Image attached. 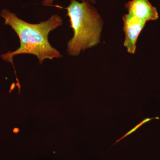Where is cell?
Instances as JSON below:
<instances>
[{"label": "cell", "mask_w": 160, "mask_h": 160, "mask_svg": "<svg viewBox=\"0 0 160 160\" xmlns=\"http://www.w3.org/2000/svg\"><path fill=\"white\" fill-rule=\"evenodd\" d=\"M0 15L5 20V25L10 26L19 38L20 46L17 50L8 52L1 56L3 60L12 64L17 83L19 82L13 62L15 56L33 55L38 58L40 65L45 60L62 57L57 49L52 46L48 39L49 33L62 25V20L58 15H53L49 19L38 24L27 22L8 9L2 10Z\"/></svg>", "instance_id": "obj_1"}, {"label": "cell", "mask_w": 160, "mask_h": 160, "mask_svg": "<svg viewBox=\"0 0 160 160\" xmlns=\"http://www.w3.org/2000/svg\"><path fill=\"white\" fill-rule=\"evenodd\" d=\"M66 9L73 31V37L67 43V52L76 57L81 52L99 44L104 22L89 2L70 0Z\"/></svg>", "instance_id": "obj_2"}, {"label": "cell", "mask_w": 160, "mask_h": 160, "mask_svg": "<svg viewBox=\"0 0 160 160\" xmlns=\"http://www.w3.org/2000/svg\"><path fill=\"white\" fill-rule=\"evenodd\" d=\"M123 30L125 33L124 46L130 54H134L136 50L138 38L146 23L127 13L122 17Z\"/></svg>", "instance_id": "obj_3"}, {"label": "cell", "mask_w": 160, "mask_h": 160, "mask_svg": "<svg viewBox=\"0 0 160 160\" xmlns=\"http://www.w3.org/2000/svg\"><path fill=\"white\" fill-rule=\"evenodd\" d=\"M125 7L128 14L144 22L158 18L157 9L149 0H131L126 3Z\"/></svg>", "instance_id": "obj_4"}, {"label": "cell", "mask_w": 160, "mask_h": 160, "mask_svg": "<svg viewBox=\"0 0 160 160\" xmlns=\"http://www.w3.org/2000/svg\"><path fill=\"white\" fill-rule=\"evenodd\" d=\"M160 119V118H159L158 117H156V118H147L145 119H144L143 120V121H142L141 122H140L139 124H138L137 126H136L135 127H134V128H133L132 129H131L130 131H129V132H127V133H126V134L125 135L123 136L121 138H120V139H119L118 140H117V141L115 143H114V145L115 144H116L117 143H118V142H119L120 141H121V140L122 139L124 138H126V136H127L129 135H130V134H131V133H132V132H134L135 130H136L137 129H138V128H139V127H141V126H142L143 124H145V123L148 122H149V121H151V120L152 119Z\"/></svg>", "instance_id": "obj_5"}, {"label": "cell", "mask_w": 160, "mask_h": 160, "mask_svg": "<svg viewBox=\"0 0 160 160\" xmlns=\"http://www.w3.org/2000/svg\"><path fill=\"white\" fill-rule=\"evenodd\" d=\"M54 0H43L42 4L44 6H52V4ZM82 1H86L89 2V3L95 4L96 3V0H82Z\"/></svg>", "instance_id": "obj_6"}, {"label": "cell", "mask_w": 160, "mask_h": 160, "mask_svg": "<svg viewBox=\"0 0 160 160\" xmlns=\"http://www.w3.org/2000/svg\"><path fill=\"white\" fill-rule=\"evenodd\" d=\"M15 84L14 83H12V85L11 89H10V91H9V92H11L12 91V90H13V89H14V88H15Z\"/></svg>", "instance_id": "obj_7"}, {"label": "cell", "mask_w": 160, "mask_h": 160, "mask_svg": "<svg viewBox=\"0 0 160 160\" xmlns=\"http://www.w3.org/2000/svg\"><path fill=\"white\" fill-rule=\"evenodd\" d=\"M13 131H14L15 132H16V133H17V132H19V129H18L17 128H15V129L14 130H13Z\"/></svg>", "instance_id": "obj_8"}]
</instances>
